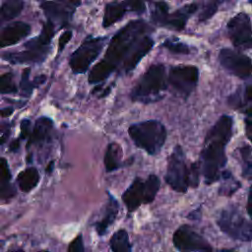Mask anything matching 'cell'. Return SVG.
I'll return each instance as SVG.
<instances>
[{
    "label": "cell",
    "mask_w": 252,
    "mask_h": 252,
    "mask_svg": "<svg viewBox=\"0 0 252 252\" xmlns=\"http://www.w3.org/2000/svg\"><path fill=\"white\" fill-rule=\"evenodd\" d=\"M152 29L144 20L130 21L111 38L104 57L90 71V84L104 82L113 72L129 74L152 50Z\"/></svg>",
    "instance_id": "cell-1"
},
{
    "label": "cell",
    "mask_w": 252,
    "mask_h": 252,
    "mask_svg": "<svg viewBox=\"0 0 252 252\" xmlns=\"http://www.w3.org/2000/svg\"><path fill=\"white\" fill-rule=\"evenodd\" d=\"M233 133V119L229 115H221L209 130L200 154V170L205 183L210 185L220 178L221 169L227 158L225 148Z\"/></svg>",
    "instance_id": "cell-2"
},
{
    "label": "cell",
    "mask_w": 252,
    "mask_h": 252,
    "mask_svg": "<svg viewBox=\"0 0 252 252\" xmlns=\"http://www.w3.org/2000/svg\"><path fill=\"white\" fill-rule=\"evenodd\" d=\"M199 162L188 163L181 146L177 145L167 158L164 180L166 184L178 193H186L189 187L199 186Z\"/></svg>",
    "instance_id": "cell-3"
},
{
    "label": "cell",
    "mask_w": 252,
    "mask_h": 252,
    "mask_svg": "<svg viewBox=\"0 0 252 252\" xmlns=\"http://www.w3.org/2000/svg\"><path fill=\"white\" fill-rule=\"evenodd\" d=\"M55 32V26L47 20L43 24L40 33L24 44L25 50L5 52L2 54V58L11 64L42 63L50 52V43Z\"/></svg>",
    "instance_id": "cell-4"
},
{
    "label": "cell",
    "mask_w": 252,
    "mask_h": 252,
    "mask_svg": "<svg viewBox=\"0 0 252 252\" xmlns=\"http://www.w3.org/2000/svg\"><path fill=\"white\" fill-rule=\"evenodd\" d=\"M165 90V66L162 63H155L140 77L131 91L130 97L136 102L153 103L163 97Z\"/></svg>",
    "instance_id": "cell-5"
},
{
    "label": "cell",
    "mask_w": 252,
    "mask_h": 252,
    "mask_svg": "<svg viewBox=\"0 0 252 252\" xmlns=\"http://www.w3.org/2000/svg\"><path fill=\"white\" fill-rule=\"evenodd\" d=\"M128 134L135 146L150 156H156L160 152L167 137L164 125L156 119L131 124Z\"/></svg>",
    "instance_id": "cell-6"
},
{
    "label": "cell",
    "mask_w": 252,
    "mask_h": 252,
    "mask_svg": "<svg viewBox=\"0 0 252 252\" xmlns=\"http://www.w3.org/2000/svg\"><path fill=\"white\" fill-rule=\"evenodd\" d=\"M217 225L226 236L233 240L251 242L252 223L235 205L223 208L218 216Z\"/></svg>",
    "instance_id": "cell-7"
},
{
    "label": "cell",
    "mask_w": 252,
    "mask_h": 252,
    "mask_svg": "<svg viewBox=\"0 0 252 252\" xmlns=\"http://www.w3.org/2000/svg\"><path fill=\"white\" fill-rule=\"evenodd\" d=\"M159 187L160 180L156 174H150L145 180L136 177L121 196L128 213L135 212L141 205L152 203Z\"/></svg>",
    "instance_id": "cell-8"
},
{
    "label": "cell",
    "mask_w": 252,
    "mask_h": 252,
    "mask_svg": "<svg viewBox=\"0 0 252 252\" xmlns=\"http://www.w3.org/2000/svg\"><path fill=\"white\" fill-rule=\"evenodd\" d=\"M197 3L186 4L173 13H169V7L166 2H156L152 11V21L159 26L174 31H182L189 18L198 10Z\"/></svg>",
    "instance_id": "cell-9"
},
{
    "label": "cell",
    "mask_w": 252,
    "mask_h": 252,
    "mask_svg": "<svg viewBox=\"0 0 252 252\" xmlns=\"http://www.w3.org/2000/svg\"><path fill=\"white\" fill-rule=\"evenodd\" d=\"M107 41L106 36H88L71 54L69 66L74 74H84L98 57Z\"/></svg>",
    "instance_id": "cell-10"
},
{
    "label": "cell",
    "mask_w": 252,
    "mask_h": 252,
    "mask_svg": "<svg viewBox=\"0 0 252 252\" xmlns=\"http://www.w3.org/2000/svg\"><path fill=\"white\" fill-rule=\"evenodd\" d=\"M172 243L179 252H214L213 245L189 224L180 225L172 235Z\"/></svg>",
    "instance_id": "cell-11"
},
{
    "label": "cell",
    "mask_w": 252,
    "mask_h": 252,
    "mask_svg": "<svg viewBox=\"0 0 252 252\" xmlns=\"http://www.w3.org/2000/svg\"><path fill=\"white\" fill-rule=\"evenodd\" d=\"M199 82V69L193 65H177L170 67L168 83L173 91L187 98L196 89Z\"/></svg>",
    "instance_id": "cell-12"
},
{
    "label": "cell",
    "mask_w": 252,
    "mask_h": 252,
    "mask_svg": "<svg viewBox=\"0 0 252 252\" xmlns=\"http://www.w3.org/2000/svg\"><path fill=\"white\" fill-rule=\"evenodd\" d=\"M219 61L220 66L229 74L241 80L250 79L252 67L251 58L249 56L225 47L220 50Z\"/></svg>",
    "instance_id": "cell-13"
},
{
    "label": "cell",
    "mask_w": 252,
    "mask_h": 252,
    "mask_svg": "<svg viewBox=\"0 0 252 252\" xmlns=\"http://www.w3.org/2000/svg\"><path fill=\"white\" fill-rule=\"evenodd\" d=\"M227 34L235 47L250 49L252 46V31L250 17L246 13L233 16L226 25Z\"/></svg>",
    "instance_id": "cell-14"
},
{
    "label": "cell",
    "mask_w": 252,
    "mask_h": 252,
    "mask_svg": "<svg viewBox=\"0 0 252 252\" xmlns=\"http://www.w3.org/2000/svg\"><path fill=\"white\" fill-rule=\"evenodd\" d=\"M80 5L81 1H44L40 3V8L48 21L62 28L69 24Z\"/></svg>",
    "instance_id": "cell-15"
},
{
    "label": "cell",
    "mask_w": 252,
    "mask_h": 252,
    "mask_svg": "<svg viewBox=\"0 0 252 252\" xmlns=\"http://www.w3.org/2000/svg\"><path fill=\"white\" fill-rule=\"evenodd\" d=\"M107 202L103 208L101 217L94 222L95 232L100 237L104 236L107 233L109 227L115 222L120 210L119 203L115 197L109 192H107Z\"/></svg>",
    "instance_id": "cell-16"
},
{
    "label": "cell",
    "mask_w": 252,
    "mask_h": 252,
    "mask_svg": "<svg viewBox=\"0 0 252 252\" xmlns=\"http://www.w3.org/2000/svg\"><path fill=\"white\" fill-rule=\"evenodd\" d=\"M31 25L25 22H15L6 26L0 32V48L20 42L31 33Z\"/></svg>",
    "instance_id": "cell-17"
},
{
    "label": "cell",
    "mask_w": 252,
    "mask_h": 252,
    "mask_svg": "<svg viewBox=\"0 0 252 252\" xmlns=\"http://www.w3.org/2000/svg\"><path fill=\"white\" fill-rule=\"evenodd\" d=\"M52 129L53 121L49 117L41 116L37 118L32 130L31 131L27 147L45 142L47 139H49Z\"/></svg>",
    "instance_id": "cell-18"
},
{
    "label": "cell",
    "mask_w": 252,
    "mask_h": 252,
    "mask_svg": "<svg viewBox=\"0 0 252 252\" xmlns=\"http://www.w3.org/2000/svg\"><path fill=\"white\" fill-rule=\"evenodd\" d=\"M126 12H131L127 1H123V2L113 1V2L107 3L104 8L102 27L108 28L114 25L116 22L120 21L124 17Z\"/></svg>",
    "instance_id": "cell-19"
},
{
    "label": "cell",
    "mask_w": 252,
    "mask_h": 252,
    "mask_svg": "<svg viewBox=\"0 0 252 252\" xmlns=\"http://www.w3.org/2000/svg\"><path fill=\"white\" fill-rule=\"evenodd\" d=\"M251 98L252 86L247 84L244 88L238 89L228 97V104L235 109H243L246 115H251Z\"/></svg>",
    "instance_id": "cell-20"
},
{
    "label": "cell",
    "mask_w": 252,
    "mask_h": 252,
    "mask_svg": "<svg viewBox=\"0 0 252 252\" xmlns=\"http://www.w3.org/2000/svg\"><path fill=\"white\" fill-rule=\"evenodd\" d=\"M122 157L123 155L120 145L117 143L108 144L103 158V163L106 172H112L125 166L127 162L122 161Z\"/></svg>",
    "instance_id": "cell-21"
},
{
    "label": "cell",
    "mask_w": 252,
    "mask_h": 252,
    "mask_svg": "<svg viewBox=\"0 0 252 252\" xmlns=\"http://www.w3.org/2000/svg\"><path fill=\"white\" fill-rule=\"evenodd\" d=\"M39 173L35 167H27L17 176V182L21 191L28 193L32 191L39 182Z\"/></svg>",
    "instance_id": "cell-22"
},
{
    "label": "cell",
    "mask_w": 252,
    "mask_h": 252,
    "mask_svg": "<svg viewBox=\"0 0 252 252\" xmlns=\"http://www.w3.org/2000/svg\"><path fill=\"white\" fill-rule=\"evenodd\" d=\"M109 247L111 252H133L127 230L124 228L116 230L109 239Z\"/></svg>",
    "instance_id": "cell-23"
},
{
    "label": "cell",
    "mask_w": 252,
    "mask_h": 252,
    "mask_svg": "<svg viewBox=\"0 0 252 252\" xmlns=\"http://www.w3.org/2000/svg\"><path fill=\"white\" fill-rule=\"evenodd\" d=\"M24 2L20 0H9L0 7V25L16 18L23 10Z\"/></svg>",
    "instance_id": "cell-24"
},
{
    "label": "cell",
    "mask_w": 252,
    "mask_h": 252,
    "mask_svg": "<svg viewBox=\"0 0 252 252\" xmlns=\"http://www.w3.org/2000/svg\"><path fill=\"white\" fill-rule=\"evenodd\" d=\"M30 73H31V69L30 68H26L23 71L22 77H21L20 90H21L22 95H25V96L31 95L32 91H33V89L36 88L37 86L41 85L42 83H44L45 79H46V77L44 75H41L39 77L34 78L33 81H31L30 80Z\"/></svg>",
    "instance_id": "cell-25"
},
{
    "label": "cell",
    "mask_w": 252,
    "mask_h": 252,
    "mask_svg": "<svg viewBox=\"0 0 252 252\" xmlns=\"http://www.w3.org/2000/svg\"><path fill=\"white\" fill-rule=\"evenodd\" d=\"M220 178H222V184L220 186V190H219V194L221 196H227L230 197L231 195H233L239 188H240V183L235 180L231 173L227 170L221 171L220 174Z\"/></svg>",
    "instance_id": "cell-26"
},
{
    "label": "cell",
    "mask_w": 252,
    "mask_h": 252,
    "mask_svg": "<svg viewBox=\"0 0 252 252\" xmlns=\"http://www.w3.org/2000/svg\"><path fill=\"white\" fill-rule=\"evenodd\" d=\"M162 47L166 48L168 51L174 54H189L190 53V47L182 42L178 37H168L166 38L162 44Z\"/></svg>",
    "instance_id": "cell-27"
},
{
    "label": "cell",
    "mask_w": 252,
    "mask_h": 252,
    "mask_svg": "<svg viewBox=\"0 0 252 252\" xmlns=\"http://www.w3.org/2000/svg\"><path fill=\"white\" fill-rule=\"evenodd\" d=\"M18 93V87L14 81V74L7 72L0 75V94H12Z\"/></svg>",
    "instance_id": "cell-28"
},
{
    "label": "cell",
    "mask_w": 252,
    "mask_h": 252,
    "mask_svg": "<svg viewBox=\"0 0 252 252\" xmlns=\"http://www.w3.org/2000/svg\"><path fill=\"white\" fill-rule=\"evenodd\" d=\"M240 157L243 161L242 165V175L243 177L247 178L248 180L251 179V167H252V162H251V147L250 145H244L239 149Z\"/></svg>",
    "instance_id": "cell-29"
},
{
    "label": "cell",
    "mask_w": 252,
    "mask_h": 252,
    "mask_svg": "<svg viewBox=\"0 0 252 252\" xmlns=\"http://www.w3.org/2000/svg\"><path fill=\"white\" fill-rule=\"evenodd\" d=\"M220 4V1H209V2H206L204 4V7H203L201 13L199 14L198 21L199 22H206L209 19H211L216 14V12L218 11V8H219Z\"/></svg>",
    "instance_id": "cell-30"
},
{
    "label": "cell",
    "mask_w": 252,
    "mask_h": 252,
    "mask_svg": "<svg viewBox=\"0 0 252 252\" xmlns=\"http://www.w3.org/2000/svg\"><path fill=\"white\" fill-rule=\"evenodd\" d=\"M12 174L7 159L0 158V183H9Z\"/></svg>",
    "instance_id": "cell-31"
},
{
    "label": "cell",
    "mask_w": 252,
    "mask_h": 252,
    "mask_svg": "<svg viewBox=\"0 0 252 252\" xmlns=\"http://www.w3.org/2000/svg\"><path fill=\"white\" fill-rule=\"evenodd\" d=\"M67 252H86L83 234L79 233L68 245Z\"/></svg>",
    "instance_id": "cell-32"
},
{
    "label": "cell",
    "mask_w": 252,
    "mask_h": 252,
    "mask_svg": "<svg viewBox=\"0 0 252 252\" xmlns=\"http://www.w3.org/2000/svg\"><path fill=\"white\" fill-rule=\"evenodd\" d=\"M16 195V189L10 183H0V199H9Z\"/></svg>",
    "instance_id": "cell-33"
},
{
    "label": "cell",
    "mask_w": 252,
    "mask_h": 252,
    "mask_svg": "<svg viewBox=\"0 0 252 252\" xmlns=\"http://www.w3.org/2000/svg\"><path fill=\"white\" fill-rule=\"evenodd\" d=\"M31 134V121L29 119H23L21 122V133L20 140H24L30 137Z\"/></svg>",
    "instance_id": "cell-34"
},
{
    "label": "cell",
    "mask_w": 252,
    "mask_h": 252,
    "mask_svg": "<svg viewBox=\"0 0 252 252\" xmlns=\"http://www.w3.org/2000/svg\"><path fill=\"white\" fill-rule=\"evenodd\" d=\"M72 32L71 31H66L64 32L58 40V51H62L64 49V47L66 46V44L71 40L72 38Z\"/></svg>",
    "instance_id": "cell-35"
},
{
    "label": "cell",
    "mask_w": 252,
    "mask_h": 252,
    "mask_svg": "<svg viewBox=\"0 0 252 252\" xmlns=\"http://www.w3.org/2000/svg\"><path fill=\"white\" fill-rule=\"evenodd\" d=\"M245 130H246V136L250 140L251 132H252V117H251V115H246V118H245Z\"/></svg>",
    "instance_id": "cell-36"
},
{
    "label": "cell",
    "mask_w": 252,
    "mask_h": 252,
    "mask_svg": "<svg viewBox=\"0 0 252 252\" xmlns=\"http://www.w3.org/2000/svg\"><path fill=\"white\" fill-rule=\"evenodd\" d=\"M187 218H188V219H191V220H196L197 219L199 220V219L201 218L200 209H198V210H195V211L191 212V213L188 215V217H187Z\"/></svg>",
    "instance_id": "cell-37"
},
{
    "label": "cell",
    "mask_w": 252,
    "mask_h": 252,
    "mask_svg": "<svg viewBox=\"0 0 252 252\" xmlns=\"http://www.w3.org/2000/svg\"><path fill=\"white\" fill-rule=\"evenodd\" d=\"M19 141H20V139H16L11 143V145L9 147L11 152H17L19 150V148H20V142Z\"/></svg>",
    "instance_id": "cell-38"
},
{
    "label": "cell",
    "mask_w": 252,
    "mask_h": 252,
    "mask_svg": "<svg viewBox=\"0 0 252 252\" xmlns=\"http://www.w3.org/2000/svg\"><path fill=\"white\" fill-rule=\"evenodd\" d=\"M13 108L12 107H7V108H4V109H1L0 110V115L2 117H8L10 116L12 113H13Z\"/></svg>",
    "instance_id": "cell-39"
},
{
    "label": "cell",
    "mask_w": 252,
    "mask_h": 252,
    "mask_svg": "<svg viewBox=\"0 0 252 252\" xmlns=\"http://www.w3.org/2000/svg\"><path fill=\"white\" fill-rule=\"evenodd\" d=\"M250 192H251V190H249V193H248V198H247V214H248V216H250Z\"/></svg>",
    "instance_id": "cell-40"
},
{
    "label": "cell",
    "mask_w": 252,
    "mask_h": 252,
    "mask_svg": "<svg viewBox=\"0 0 252 252\" xmlns=\"http://www.w3.org/2000/svg\"><path fill=\"white\" fill-rule=\"evenodd\" d=\"M9 136V131H7L6 133H5V135H3L1 138H0V146L3 144V143H5V141L7 140V137Z\"/></svg>",
    "instance_id": "cell-41"
},
{
    "label": "cell",
    "mask_w": 252,
    "mask_h": 252,
    "mask_svg": "<svg viewBox=\"0 0 252 252\" xmlns=\"http://www.w3.org/2000/svg\"><path fill=\"white\" fill-rule=\"evenodd\" d=\"M52 167H53V161H50L48 164V167L46 168V172H50L52 170Z\"/></svg>",
    "instance_id": "cell-42"
},
{
    "label": "cell",
    "mask_w": 252,
    "mask_h": 252,
    "mask_svg": "<svg viewBox=\"0 0 252 252\" xmlns=\"http://www.w3.org/2000/svg\"><path fill=\"white\" fill-rule=\"evenodd\" d=\"M9 252H25L23 249H16V250H12V251H9Z\"/></svg>",
    "instance_id": "cell-43"
},
{
    "label": "cell",
    "mask_w": 252,
    "mask_h": 252,
    "mask_svg": "<svg viewBox=\"0 0 252 252\" xmlns=\"http://www.w3.org/2000/svg\"><path fill=\"white\" fill-rule=\"evenodd\" d=\"M41 252H50V251H47V250H44V251H41Z\"/></svg>",
    "instance_id": "cell-44"
}]
</instances>
